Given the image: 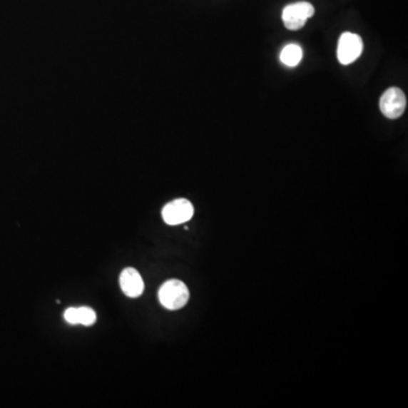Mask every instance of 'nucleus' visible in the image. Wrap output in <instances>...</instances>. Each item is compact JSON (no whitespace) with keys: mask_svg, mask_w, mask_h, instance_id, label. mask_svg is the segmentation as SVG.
<instances>
[{"mask_svg":"<svg viewBox=\"0 0 408 408\" xmlns=\"http://www.w3.org/2000/svg\"><path fill=\"white\" fill-rule=\"evenodd\" d=\"M161 305L170 311L182 309L190 300V292L184 282L177 279L165 282L158 294Z\"/></svg>","mask_w":408,"mask_h":408,"instance_id":"1","label":"nucleus"},{"mask_svg":"<svg viewBox=\"0 0 408 408\" xmlns=\"http://www.w3.org/2000/svg\"><path fill=\"white\" fill-rule=\"evenodd\" d=\"M315 11L313 5L307 1L290 4L282 11V22L288 30L297 31L315 15Z\"/></svg>","mask_w":408,"mask_h":408,"instance_id":"2","label":"nucleus"},{"mask_svg":"<svg viewBox=\"0 0 408 408\" xmlns=\"http://www.w3.org/2000/svg\"><path fill=\"white\" fill-rule=\"evenodd\" d=\"M407 99L400 88H390L380 98V111L389 119H397L405 113Z\"/></svg>","mask_w":408,"mask_h":408,"instance_id":"3","label":"nucleus"},{"mask_svg":"<svg viewBox=\"0 0 408 408\" xmlns=\"http://www.w3.org/2000/svg\"><path fill=\"white\" fill-rule=\"evenodd\" d=\"M194 215L193 204L186 199H177L165 204L163 209V219L170 226L184 224Z\"/></svg>","mask_w":408,"mask_h":408,"instance_id":"4","label":"nucleus"},{"mask_svg":"<svg viewBox=\"0 0 408 408\" xmlns=\"http://www.w3.org/2000/svg\"><path fill=\"white\" fill-rule=\"evenodd\" d=\"M362 51H363V41L361 36L350 32L342 34L337 49V57L340 63L350 65L354 63L356 59H359Z\"/></svg>","mask_w":408,"mask_h":408,"instance_id":"5","label":"nucleus"},{"mask_svg":"<svg viewBox=\"0 0 408 408\" xmlns=\"http://www.w3.org/2000/svg\"><path fill=\"white\" fill-rule=\"evenodd\" d=\"M119 284L125 295L131 298L141 296L144 290L143 279L134 267H126L123 270L119 277Z\"/></svg>","mask_w":408,"mask_h":408,"instance_id":"6","label":"nucleus"},{"mask_svg":"<svg viewBox=\"0 0 408 408\" xmlns=\"http://www.w3.org/2000/svg\"><path fill=\"white\" fill-rule=\"evenodd\" d=\"M63 317L69 325H82L86 327L92 326L97 320L96 312L88 306L69 307L63 313Z\"/></svg>","mask_w":408,"mask_h":408,"instance_id":"7","label":"nucleus"},{"mask_svg":"<svg viewBox=\"0 0 408 408\" xmlns=\"http://www.w3.org/2000/svg\"><path fill=\"white\" fill-rule=\"evenodd\" d=\"M303 58V50L298 44H287L280 53V61L288 67L297 66Z\"/></svg>","mask_w":408,"mask_h":408,"instance_id":"8","label":"nucleus"}]
</instances>
